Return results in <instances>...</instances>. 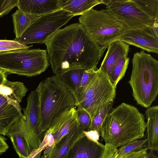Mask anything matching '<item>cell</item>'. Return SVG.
Segmentation results:
<instances>
[{"label":"cell","instance_id":"cb8c5ba5","mask_svg":"<svg viewBox=\"0 0 158 158\" xmlns=\"http://www.w3.org/2000/svg\"><path fill=\"white\" fill-rule=\"evenodd\" d=\"M83 69H75L67 71L59 77L60 80L73 94L77 91L84 71Z\"/></svg>","mask_w":158,"mask_h":158},{"label":"cell","instance_id":"2e32d148","mask_svg":"<svg viewBox=\"0 0 158 158\" xmlns=\"http://www.w3.org/2000/svg\"><path fill=\"white\" fill-rule=\"evenodd\" d=\"M107 50L99 69L109 76L113 66L121 58L127 56L129 45L120 40L115 41L108 47Z\"/></svg>","mask_w":158,"mask_h":158},{"label":"cell","instance_id":"d4e9b609","mask_svg":"<svg viewBox=\"0 0 158 158\" xmlns=\"http://www.w3.org/2000/svg\"><path fill=\"white\" fill-rule=\"evenodd\" d=\"M130 58L125 56L120 59L112 68L109 76L113 85L116 88L119 82L124 77L128 68Z\"/></svg>","mask_w":158,"mask_h":158},{"label":"cell","instance_id":"ac0fdd59","mask_svg":"<svg viewBox=\"0 0 158 158\" xmlns=\"http://www.w3.org/2000/svg\"><path fill=\"white\" fill-rule=\"evenodd\" d=\"M147 120L146 128L148 150H158V106H154L147 108L145 111Z\"/></svg>","mask_w":158,"mask_h":158},{"label":"cell","instance_id":"8fae6325","mask_svg":"<svg viewBox=\"0 0 158 158\" xmlns=\"http://www.w3.org/2000/svg\"><path fill=\"white\" fill-rule=\"evenodd\" d=\"M116 95V88L111 82L102 88L90 97L76 105L82 108L89 114L91 121L98 110L104 104L114 102Z\"/></svg>","mask_w":158,"mask_h":158},{"label":"cell","instance_id":"4fadbf2b","mask_svg":"<svg viewBox=\"0 0 158 158\" xmlns=\"http://www.w3.org/2000/svg\"><path fill=\"white\" fill-rule=\"evenodd\" d=\"M104 148L105 145L94 142L85 135L74 144L66 158H100Z\"/></svg>","mask_w":158,"mask_h":158},{"label":"cell","instance_id":"3957f363","mask_svg":"<svg viewBox=\"0 0 158 158\" xmlns=\"http://www.w3.org/2000/svg\"><path fill=\"white\" fill-rule=\"evenodd\" d=\"M35 90L38 97L39 126L43 132L63 113L76 106L73 94L56 75L41 81Z\"/></svg>","mask_w":158,"mask_h":158},{"label":"cell","instance_id":"52a82bcc","mask_svg":"<svg viewBox=\"0 0 158 158\" xmlns=\"http://www.w3.org/2000/svg\"><path fill=\"white\" fill-rule=\"evenodd\" d=\"M74 17L71 13L62 9L41 16L19 38L14 40L27 45L44 43L61 27Z\"/></svg>","mask_w":158,"mask_h":158},{"label":"cell","instance_id":"8992f818","mask_svg":"<svg viewBox=\"0 0 158 158\" xmlns=\"http://www.w3.org/2000/svg\"><path fill=\"white\" fill-rule=\"evenodd\" d=\"M49 65L46 50L21 49L0 52V69L7 73L31 77Z\"/></svg>","mask_w":158,"mask_h":158},{"label":"cell","instance_id":"7402d4cb","mask_svg":"<svg viewBox=\"0 0 158 158\" xmlns=\"http://www.w3.org/2000/svg\"><path fill=\"white\" fill-rule=\"evenodd\" d=\"M28 91L24 83L20 81L7 80L3 84L0 85V94L19 105Z\"/></svg>","mask_w":158,"mask_h":158},{"label":"cell","instance_id":"603a6c76","mask_svg":"<svg viewBox=\"0 0 158 158\" xmlns=\"http://www.w3.org/2000/svg\"><path fill=\"white\" fill-rule=\"evenodd\" d=\"M40 16L17 10L11 15L15 38H20L24 32Z\"/></svg>","mask_w":158,"mask_h":158},{"label":"cell","instance_id":"7a4b0ae2","mask_svg":"<svg viewBox=\"0 0 158 158\" xmlns=\"http://www.w3.org/2000/svg\"><path fill=\"white\" fill-rule=\"evenodd\" d=\"M144 116L135 106L123 102L112 108L100 133L105 143L118 147L142 139L146 128Z\"/></svg>","mask_w":158,"mask_h":158},{"label":"cell","instance_id":"d6986e66","mask_svg":"<svg viewBox=\"0 0 158 158\" xmlns=\"http://www.w3.org/2000/svg\"><path fill=\"white\" fill-rule=\"evenodd\" d=\"M110 82L107 74L99 69H97L90 83L85 88L77 91L73 94L76 105L93 95Z\"/></svg>","mask_w":158,"mask_h":158},{"label":"cell","instance_id":"e0dca14e","mask_svg":"<svg viewBox=\"0 0 158 158\" xmlns=\"http://www.w3.org/2000/svg\"><path fill=\"white\" fill-rule=\"evenodd\" d=\"M77 120L76 109L73 107L61 115L47 130L50 132L55 144L66 135Z\"/></svg>","mask_w":158,"mask_h":158},{"label":"cell","instance_id":"277c9868","mask_svg":"<svg viewBox=\"0 0 158 158\" xmlns=\"http://www.w3.org/2000/svg\"><path fill=\"white\" fill-rule=\"evenodd\" d=\"M132 63L128 83L133 96L138 105L148 108L158 94V61L142 50L134 54Z\"/></svg>","mask_w":158,"mask_h":158},{"label":"cell","instance_id":"44dd1931","mask_svg":"<svg viewBox=\"0 0 158 158\" xmlns=\"http://www.w3.org/2000/svg\"><path fill=\"white\" fill-rule=\"evenodd\" d=\"M105 0H60L61 9L73 16L82 15L98 5L105 4Z\"/></svg>","mask_w":158,"mask_h":158},{"label":"cell","instance_id":"9a60e30c","mask_svg":"<svg viewBox=\"0 0 158 158\" xmlns=\"http://www.w3.org/2000/svg\"><path fill=\"white\" fill-rule=\"evenodd\" d=\"M17 7L24 12L39 16L61 9L60 0H18Z\"/></svg>","mask_w":158,"mask_h":158},{"label":"cell","instance_id":"d590c367","mask_svg":"<svg viewBox=\"0 0 158 158\" xmlns=\"http://www.w3.org/2000/svg\"><path fill=\"white\" fill-rule=\"evenodd\" d=\"M9 146L6 142L5 138L0 135V155L8 149Z\"/></svg>","mask_w":158,"mask_h":158},{"label":"cell","instance_id":"484cf974","mask_svg":"<svg viewBox=\"0 0 158 158\" xmlns=\"http://www.w3.org/2000/svg\"><path fill=\"white\" fill-rule=\"evenodd\" d=\"M113 104V101L108 102L102 105L98 110L91 121V130L98 131L100 135L102 124L112 109Z\"/></svg>","mask_w":158,"mask_h":158},{"label":"cell","instance_id":"5b68a950","mask_svg":"<svg viewBox=\"0 0 158 158\" xmlns=\"http://www.w3.org/2000/svg\"><path fill=\"white\" fill-rule=\"evenodd\" d=\"M78 20L94 42L105 49L112 43L120 40L128 30L106 8L100 10L91 8L81 15Z\"/></svg>","mask_w":158,"mask_h":158},{"label":"cell","instance_id":"ffe728a7","mask_svg":"<svg viewBox=\"0 0 158 158\" xmlns=\"http://www.w3.org/2000/svg\"><path fill=\"white\" fill-rule=\"evenodd\" d=\"M20 117L12 125L7 135L10 139L19 158H27L30 153L28 144L22 131Z\"/></svg>","mask_w":158,"mask_h":158},{"label":"cell","instance_id":"ba28073f","mask_svg":"<svg viewBox=\"0 0 158 158\" xmlns=\"http://www.w3.org/2000/svg\"><path fill=\"white\" fill-rule=\"evenodd\" d=\"M110 11L128 30L142 29L153 26L155 19L143 11L134 0H105Z\"/></svg>","mask_w":158,"mask_h":158},{"label":"cell","instance_id":"30bf717a","mask_svg":"<svg viewBox=\"0 0 158 158\" xmlns=\"http://www.w3.org/2000/svg\"><path fill=\"white\" fill-rule=\"evenodd\" d=\"M158 20L153 26L142 29L128 30L120 40L149 52L158 53Z\"/></svg>","mask_w":158,"mask_h":158},{"label":"cell","instance_id":"e575fe53","mask_svg":"<svg viewBox=\"0 0 158 158\" xmlns=\"http://www.w3.org/2000/svg\"><path fill=\"white\" fill-rule=\"evenodd\" d=\"M85 136L89 139L98 144L101 143L99 142L100 135L99 132L95 130H91L84 132Z\"/></svg>","mask_w":158,"mask_h":158},{"label":"cell","instance_id":"5bb4252c","mask_svg":"<svg viewBox=\"0 0 158 158\" xmlns=\"http://www.w3.org/2000/svg\"><path fill=\"white\" fill-rule=\"evenodd\" d=\"M77 120L69 132L55 143L46 158H66L70 149L78 139L85 136Z\"/></svg>","mask_w":158,"mask_h":158},{"label":"cell","instance_id":"836d02e7","mask_svg":"<svg viewBox=\"0 0 158 158\" xmlns=\"http://www.w3.org/2000/svg\"><path fill=\"white\" fill-rule=\"evenodd\" d=\"M148 152V149L144 148L139 151L128 153L121 158H145Z\"/></svg>","mask_w":158,"mask_h":158},{"label":"cell","instance_id":"6da1fadb","mask_svg":"<svg viewBox=\"0 0 158 158\" xmlns=\"http://www.w3.org/2000/svg\"><path fill=\"white\" fill-rule=\"evenodd\" d=\"M56 76L73 69L96 70L106 50L92 40L79 23L58 29L44 43Z\"/></svg>","mask_w":158,"mask_h":158},{"label":"cell","instance_id":"8d00e7d4","mask_svg":"<svg viewBox=\"0 0 158 158\" xmlns=\"http://www.w3.org/2000/svg\"><path fill=\"white\" fill-rule=\"evenodd\" d=\"M7 73L0 69V85L3 84L7 80Z\"/></svg>","mask_w":158,"mask_h":158},{"label":"cell","instance_id":"d6a6232c","mask_svg":"<svg viewBox=\"0 0 158 158\" xmlns=\"http://www.w3.org/2000/svg\"><path fill=\"white\" fill-rule=\"evenodd\" d=\"M118 148L112 145L105 143V148L100 158H117Z\"/></svg>","mask_w":158,"mask_h":158},{"label":"cell","instance_id":"4dcf8cb0","mask_svg":"<svg viewBox=\"0 0 158 158\" xmlns=\"http://www.w3.org/2000/svg\"><path fill=\"white\" fill-rule=\"evenodd\" d=\"M18 0H2L0 5V18L9 13L12 9L17 7Z\"/></svg>","mask_w":158,"mask_h":158},{"label":"cell","instance_id":"83f0119b","mask_svg":"<svg viewBox=\"0 0 158 158\" xmlns=\"http://www.w3.org/2000/svg\"><path fill=\"white\" fill-rule=\"evenodd\" d=\"M144 12L155 19H158V0H134Z\"/></svg>","mask_w":158,"mask_h":158},{"label":"cell","instance_id":"f1b7e54d","mask_svg":"<svg viewBox=\"0 0 158 158\" xmlns=\"http://www.w3.org/2000/svg\"><path fill=\"white\" fill-rule=\"evenodd\" d=\"M76 114L81 129L83 132L91 130V120L88 113L84 109L77 107L76 109Z\"/></svg>","mask_w":158,"mask_h":158},{"label":"cell","instance_id":"7c38bea8","mask_svg":"<svg viewBox=\"0 0 158 158\" xmlns=\"http://www.w3.org/2000/svg\"><path fill=\"white\" fill-rule=\"evenodd\" d=\"M20 105L0 94V135H7L12 125L23 116Z\"/></svg>","mask_w":158,"mask_h":158},{"label":"cell","instance_id":"f546056e","mask_svg":"<svg viewBox=\"0 0 158 158\" xmlns=\"http://www.w3.org/2000/svg\"><path fill=\"white\" fill-rule=\"evenodd\" d=\"M33 46H27L13 40H0V52L16 49H27Z\"/></svg>","mask_w":158,"mask_h":158},{"label":"cell","instance_id":"9c48e42d","mask_svg":"<svg viewBox=\"0 0 158 158\" xmlns=\"http://www.w3.org/2000/svg\"><path fill=\"white\" fill-rule=\"evenodd\" d=\"M23 111L25 118L22 119V130L31 152L39 148L45 133L41 131L39 126L38 97L35 90L28 96L27 105Z\"/></svg>","mask_w":158,"mask_h":158},{"label":"cell","instance_id":"74e56055","mask_svg":"<svg viewBox=\"0 0 158 158\" xmlns=\"http://www.w3.org/2000/svg\"><path fill=\"white\" fill-rule=\"evenodd\" d=\"M2 1V0H0V5Z\"/></svg>","mask_w":158,"mask_h":158},{"label":"cell","instance_id":"4316f807","mask_svg":"<svg viewBox=\"0 0 158 158\" xmlns=\"http://www.w3.org/2000/svg\"><path fill=\"white\" fill-rule=\"evenodd\" d=\"M147 139H139L125 144L118 148L117 158H121L130 153L139 151L144 148Z\"/></svg>","mask_w":158,"mask_h":158},{"label":"cell","instance_id":"1f68e13d","mask_svg":"<svg viewBox=\"0 0 158 158\" xmlns=\"http://www.w3.org/2000/svg\"><path fill=\"white\" fill-rule=\"evenodd\" d=\"M96 70L92 69L84 71L82 76L80 87L77 91L85 88L90 83L94 76Z\"/></svg>","mask_w":158,"mask_h":158}]
</instances>
